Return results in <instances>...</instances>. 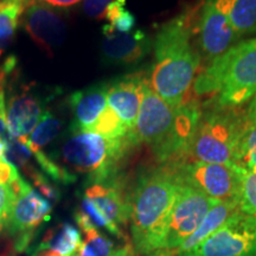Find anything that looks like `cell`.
Returning a JSON list of instances; mask_svg holds the SVG:
<instances>
[{
	"label": "cell",
	"instance_id": "cb8c5ba5",
	"mask_svg": "<svg viewBox=\"0 0 256 256\" xmlns=\"http://www.w3.org/2000/svg\"><path fill=\"white\" fill-rule=\"evenodd\" d=\"M241 180L238 206L242 212L256 217V172L236 166Z\"/></svg>",
	"mask_w": 256,
	"mask_h": 256
},
{
	"label": "cell",
	"instance_id": "4fadbf2b",
	"mask_svg": "<svg viewBox=\"0 0 256 256\" xmlns=\"http://www.w3.org/2000/svg\"><path fill=\"white\" fill-rule=\"evenodd\" d=\"M236 40L226 0H204L200 18V44L204 55L215 60Z\"/></svg>",
	"mask_w": 256,
	"mask_h": 256
},
{
	"label": "cell",
	"instance_id": "4dcf8cb0",
	"mask_svg": "<svg viewBox=\"0 0 256 256\" xmlns=\"http://www.w3.org/2000/svg\"><path fill=\"white\" fill-rule=\"evenodd\" d=\"M17 2H24V0H17Z\"/></svg>",
	"mask_w": 256,
	"mask_h": 256
},
{
	"label": "cell",
	"instance_id": "ba28073f",
	"mask_svg": "<svg viewBox=\"0 0 256 256\" xmlns=\"http://www.w3.org/2000/svg\"><path fill=\"white\" fill-rule=\"evenodd\" d=\"M178 182L220 202H240L241 180L236 165L183 162L168 165Z\"/></svg>",
	"mask_w": 256,
	"mask_h": 256
},
{
	"label": "cell",
	"instance_id": "f546056e",
	"mask_svg": "<svg viewBox=\"0 0 256 256\" xmlns=\"http://www.w3.org/2000/svg\"><path fill=\"white\" fill-rule=\"evenodd\" d=\"M6 159V142L0 140V162Z\"/></svg>",
	"mask_w": 256,
	"mask_h": 256
},
{
	"label": "cell",
	"instance_id": "30bf717a",
	"mask_svg": "<svg viewBox=\"0 0 256 256\" xmlns=\"http://www.w3.org/2000/svg\"><path fill=\"white\" fill-rule=\"evenodd\" d=\"M178 180V179H177ZM218 200L178 182V192L166 230L162 249H177L196 232L209 210Z\"/></svg>",
	"mask_w": 256,
	"mask_h": 256
},
{
	"label": "cell",
	"instance_id": "5b68a950",
	"mask_svg": "<svg viewBox=\"0 0 256 256\" xmlns=\"http://www.w3.org/2000/svg\"><path fill=\"white\" fill-rule=\"evenodd\" d=\"M249 124L247 114H240L232 108L220 107L204 112L200 114L183 159L236 165L240 142Z\"/></svg>",
	"mask_w": 256,
	"mask_h": 256
},
{
	"label": "cell",
	"instance_id": "f1b7e54d",
	"mask_svg": "<svg viewBox=\"0 0 256 256\" xmlns=\"http://www.w3.org/2000/svg\"><path fill=\"white\" fill-rule=\"evenodd\" d=\"M110 256H130V247L119 248L112 252Z\"/></svg>",
	"mask_w": 256,
	"mask_h": 256
},
{
	"label": "cell",
	"instance_id": "1f68e13d",
	"mask_svg": "<svg viewBox=\"0 0 256 256\" xmlns=\"http://www.w3.org/2000/svg\"><path fill=\"white\" fill-rule=\"evenodd\" d=\"M4 2H6V0H4Z\"/></svg>",
	"mask_w": 256,
	"mask_h": 256
},
{
	"label": "cell",
	"instance_id": "9a60e30c",
	"mask_svg": "<svg viewBox=\"0 0 256 256\" xmlns=\"http://www.w3.org/2000/svg\"><path fill=\"white\" fill-rule=\"evenodd\" d=\"M152 49V40L142 30L128 34L110 32L102 42V57L106 63L130 66L142 60Z\"/></svg>",
	"mask_w": 256,
	"mask_h": 256
},
{
	"label": "cell",
	"instance_id": "484cf974",
	"mask_svg": "<svg viewBox=\"0 0 256 256\" xmlns=\"http://www.w3.org/2000/svg\"><path fill=\"white\" fill-rule=\"evenodd\" d=\"M113 0H83L82 10L89 18L100 19L104 17L107 6Z\"/></svg>",
	"mask_w": 256,
	"mask_h": 256
},
{
	"label": "cell",
	"instance_id": "d4e9b609",
	"mask_svg": "<svg viewBox=\"0 0 256 256\" xmlns=\"http://www.w3.org/2000/svg\"><path fill=\"white\" fill-rule=\"evenodd\" d=\"M236 166L256 172V124H249L243 134L238 147Z\"/></svg>",
	"mask_w": 256,
	"mask_h": 256
},
{
	"label": "cell",
	"instance_id": "5bb4252c",
	"mask_svg": "<svg viewBox=\"0 0 256 256\" xmlns=\"http://www.w3.org/2000/svg\"><path fill=\"white\" fill-rule=\"evenodd\" d=\"M24 25L28 36L48 52H52L66 40V22L50 6L40 2L31 4L25 14Z\"/></svg>",
	"mask_w": 256,
	"mask_h": 256
},
{
	"label": "cell",
	"instance_id": "8fae6325",
	"mask_svg": "<svg viewBox=\"0 0 256 256\" xmlns=\"http://www.w3.org/2000/svg\"><path fill=\"white\" fill-rule=\"evenodd\" d=\"M130 202L113 183H94L84 192L82 212L95 226H104L120 235V226L130 218Z\"/></svg>",
	"mask_w": 256,
	"mask_h": 256
},
{
	"label": "cell",
	"instance_id": "83f0119b",
	"mask_svg": "<svg viewBox=\"0 0 256 256\" xmlns=\"http://www.w3.org/2000/svg\"><path fill=\"white\" fill-rule=\"evenodd\" d=\"M247 118H248L249 122L252 124H256V95L254 96V98H252V104L248 108Z\"/></svg>",
	"mask_w": 256,
	"mask_h": 256
},
{
	"label": "cell",
	"instance_id": "7a4b0ae2",
	"mask_svg": "<svg viewBox=\"0 0 256 256\" xmlns=\"http://www.w3.org/2000/svg\"><path fill=\"white\" fill-rule=\"evenodd\" d=\"M191 14H179L162 25L154 42V64L148 84L171 107L184 104L200 66L191 46Z\"/></svg>",
	"mask_w": 256,
	"mask_h": 256
},
{
	"label": "cell",
	"instance_id": "d6986e66",
	"mask_svg": "<svg viewBox=\"0 0 256 256\" xmlns=\"http://www.w3.org/2000/svg\"><path fill=\"white\" fill-rule=\"evenodd\" d=\"M18 170L8 159L0 162V232L8 226L17 196Z\"/></svg>",
	"mask_w": 256,
	"mask_h": 256
},
{
	"label": "cell",
	"instance_id": "603a6c76",
	"mask_svg": "<svg viewBox=\"0 0 256 256\" xmlns=\"http://www.w3.org/2000/svg\"><path fill=\"white\" fill-rule=\"evenodd\" d=\"M62 121L51 112L46 110L42 115L40 120L38 121L36 127L34 128L30 136L26 138L28 145L31 147H36V148H42L52 140H55L58 136V134L62 132Z\"/></svg>",
	"mask_w": 256,
	"mask_h": 256
},
{
	"label": "cell",
	"instance_id": "4316f807",
	"mask_svg": "<svg viewBox=\"0 0 256 256\" xmlns=\"http://www.w3.org/2000/svg\"><path fill=\"white\" fill-rule=\"evenodd\" d=\"M40 4L50 6L52 8H69L78 5L83 0H36Z\"/></svg>",
	"mask_w": 256,
	"mask_h": 256
},
{
	"label": "cell",
	"instance_id": "277c9868",
	"mask_svg": "<svg viewBox=\"0 0 256 256\" xmlns=\"http://www.w3.org/2000/svg\"><path fill=\"white\" fill-rule=\"evenodd\" d=\"M198 95H216L222 108H234L256 95V38L241 42L211 60L194 80Z\"/></svg>",
	"mask_w": 256,
	"mask_h": 256
},
{
	"label": "cell",
	"instance_id": "e0dca14e",
	"mask_svg": "<svg viewBox=\"0 0 256 256\" xmlns=\"http://www.w3.org/2000/svg\"><path fill=\"white\" fill-rule=\"evenodd\" d=\"M44 101L31 92L12 95L6 104V124L14 138H28L44 114Z\"/></svg>",
	"mask_w": 256,
	"mask_h": 256
},
{
	"label": "cell",
	"instance_id": "2e32d148",
	"mask_svg": "<svg viewBox=\"0 0 256 256\" xmlns=\"http://www.w3.org/2000/svg\"><path fill=\"white\" fill-rule=\"evenodd\" d=\"M144 83L145 78L142 75H130L108 86V104L122 121L128 133L136 126L142 100Z\"/></svg>",
	"mask_w": 256,
	"mask_h": 256
},
{
	"label": "cell",
	"instance_id": "44dd1931",
	"mask_svg": "<svg viewBox=\"0 0 256 256\" xmlns=\"http://www.w3.org/2000/svg\"><path fill=\"white\" fill-rule=\"evenodd\" d=\"M78 222L86 236L75 256H110L114 252L110 240L102 235L98 226L88 220L80 218Z\"/></svg>",
	"mask_w": 256,
	"mask_h": 256
},
{
	"label": "cell",
	"instance_id": "7402d4cb",
	"mask_svg": "<svg viewBox=\"0 0 256 256\" xmlns=\"http://www.w3.org/2000/svg\"><path fill=\"white\" fill-rule=\"evenodd\" d=\"M22 14L23 2L17 0L0 2V56L11 46Z\"/></svg>",
	"mask_w": 256,
	"mask_h": 256
},
{
	"label": "cell",
	"instance_id": "7c38bea8",
	"mask_svg": "<svg viewBox=\"0 0 256 256\" xmlns=\"http://www.w3.org/2000/svg\"><path fill=\"white\" fill-rule=\"evenodd\" d=\"M16 188L17 196L8 228L12 235L17 238V247L20 249L28 244L34 229L48 218L51 206L46 198L42 197L37 191H34L20 176Z\"/></svg>",
	"mask_w": 256,
	"mask_h": 256
},
{
	"label": "cell",
	"instance_id": "ffe728a7",
	"mask_svg": "<svg viewBox=\"0 0 256 256\" xmlns=\"http://www.w3.org/2000/svg\"><path fill=\"white\" fill-rule=\"evenodd\" d=\"M236 37L256 34V0H226Z\"/></svg>",
	"mask_w": 256,
	"mask_h": 256
},
{
	"label": "cell",
	"instance_id": "8992f818",
	"mask_svg": "<svg viewBox=\"0 0 256 256\" xmlns=\"http://www.w3.org/2000/svg\"><path fill=\"white\" fill-rule=\"evenodd\" d=\"M134 145L128 138H108L98 133L70 130L60 153L76 171L87 174L94 183H106L116 174L120 162Z\"/></svg>",
	"mask_w": 256,
	"mask_h": 256
},
{
	"label": "cell",
	"instance_id": "9c48e42d",
	"mask_svg": "<svg viewBox=\"0 0 256 256\" xmlns=\"http://www.w3.org/2000/svg\"><path fill=\"white\" fill-rule=\"evenodd\" d=\"M178 256H256V217L236 211L212 235Z\"/></svg>",
	"mask_w": 256,
	"mask_h": 256
},
{
	"label": "cell",
	"instance_id": "d6a6232c",
	"mask_svg": "<svg viewBox=\"0 0 256 256\" xmlns=\"http://www.w3.org/2000/svg\"><path fill=\"white\" fill-rule=\"evenodd\" d=\"M74 256H75V255H74Z\"/></svg>",
	"mask_w": 256,
	"mask_h": 256
},
{
	"label": "cell",
	"instance_id": "3957f363",
	"mask_svg": "<svg viewBox=\"0 0 256 256\" xmlns=\"http://www.w3.org/2000/svg\"><path fill=\"white\" fill-rule=\"evenodd\" d=\"M177 192L178 180L168 165L139 178L130 202L133 247L139 254L162 249Z\"/></svg>",
	"mask_w": 256,
	"mask_h": 256
},
{
	"label": "cell",
	"instance_id": "ac0fdd59",
	"mask_svg": "<svg viewBox=\"0 0 256 256\" xmlns=\"http://www.w3.org/2000/svg\"><path fill=\"white\" fill-rule=\"evenodd\" d=\"M238 210V203H235V202H217L202 220L196 232L177 249V255L184 254L197 247L200 242H203L216 230H218Z\"/></svg>",
	"mask_w": 256,
	"mask_h": 256
},
{
	"label": "cell",
	"instance_id": "52a82bcc",
	"mask_svg": "<svg viewBox=\"0 0 256 256\" xmlns=\"http://www.w3.org/2000/svg\"><path fill=\"white\" fill-rule=\"evenodd\" d=\"M107 90V84H98L75 92L70 96L69 104L74 115L70 130L98 133L108 138L127 136V128L108 104Z\"/></svg>",
	"mask_w": 256,
	"mask_h": 256
},
{
	"label": "cell",
	"instance_id": "6da1fadb",
	"mask_svg": "<svg viewBox=\"0 0 256 256\" xmlns=\"http://www.w3.org/2000/svg\"><path fill=\"white\" fill-rule=\"evenodd\" d=\"M194 104L171 107L151 88L145 78L142 104L136 126L128 138L134 146H151L160 162L179 164L200 118Z\"/></svg>",
	"mask_w": 256,
	"mask_h": 256
}]
</instances>
